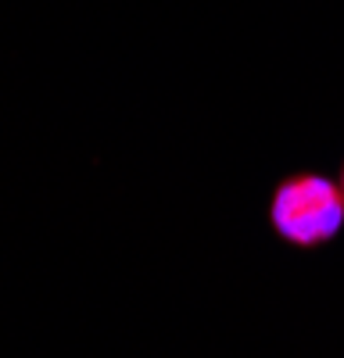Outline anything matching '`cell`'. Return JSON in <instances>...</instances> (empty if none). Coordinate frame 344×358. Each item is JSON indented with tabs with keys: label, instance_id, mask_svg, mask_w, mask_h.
Returning a JSON list of instances; mask_svg holds the SVG:
<instances>
[{
	"label": "cell",
	"instance_id": "6da1fadb",
	"mask_svg": "<svg viewBox=\"0 0 344 358\" xmlns=\"http://www.w3.org/2000/svg\"><path fill=\"white\" fill-rule=\"evenodd\" d=\"M269 226L294 248H323L344 229L341 183L320 172H294L276 183L269 201Z\"/></svg>",
	"mask_w": 344,
	"mask_h": 358
},
{
	"label": "cell",
	"instance_id": "7a4b0ae2",
	"mask_svg": "<svg viewBox=\"0 0 344 358\" xmlns=\"http://www.w3.org/2000/svg\"><path fill=\"white\" fill-rule=\"evenodd\" d=\"M341 194H344V165H341Z\"/></svg>",
	"mask_w": 344,
	"mask_h": 358
}]
</instances>
